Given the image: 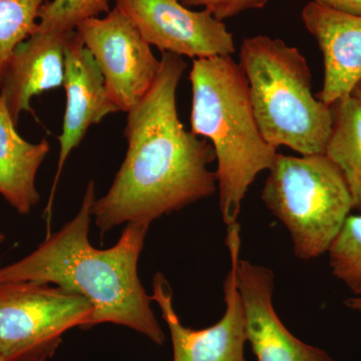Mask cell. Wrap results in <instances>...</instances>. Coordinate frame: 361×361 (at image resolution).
<instances>
[{
	"label": "cell",
	"mask_w": 361,
	"mask_h": 361,
	"mask_svg": "<svg viewBox=\"0 0 361 361\" xmlns=\"http://www.w3.org/2000/svg\"><path fill=\"white\" fill-rule=\"evenodd\" d=\"M63 87L66 92V106L63 132L59 137L58 168L49 205L45 209L49 222L56 188L68 156L80 146L92 125L101 123L106 116L118 111L111 101L96 59L78 37L77 30L71 35L66 45Z\"/></svg>",
	"instance_id": "obj_11"
},
{
	"label": "cell",
	"mask_w": 361,
	"mask_h": 361,
	"mask_svg": "<svg viewBox=\"0 0 361 361\" xmlns=\"http://www.w3.org/2000/svg\"><path fill=\"white\" fill-rule=\"evenodd\" d=\"M96 184L90 180L77 215L25 257L0 267V283L44 282L80 294L94 307L87 329L103 323L120 325L163 345L166 334L152 310V296L137 272L149 225L129 223L108 249L90 244Z\"/></svg>",
	"instance_id": "obj_2"
},
{
	"label": "cell",
	"mask_w": 361,
	"mask_h": 361,
	"mask_svg": "<svg viewBox=\"0 0 361 361\" xmlns=\"http://www.w3.org/2000/svg\"><path fill=\"white\" fill-rule=\"evenodd\" d=\"M239 59L266 141L300 155L325 154L334 114L313 94L312 75L301 51L284 40L255 35L243 40Z\"/></svg>",
	"instance_id": "obj_4"
},
{
	"label": "cell",
	"mask_w": 361,
	"mask_h": 361,
	"mask_svg": "<svg viewBox=\"0 0 361 361\" xmlns=\"http://www.w3.org/2000/svg\"><path fill=\"white\" fill-rule=\"evenodd\" d=\"M186 61L165 52L155 82L127 113V152L92 215L102 237L118 226H151L165 215L215 194L216 161L210 142L185 129L177 108L178 85Z\"/></svg>",
	"instance_id": "obj_1"
},
{
	"label": "cell",
	"mask_w": 361,
	"mask_h": 361,
	"mask_svg": "<svg viewBox=\"0 0 361 361\" xmlns=\"http://www.w3.org/2000/svg\"><path fill=\"white\" fill-rule=\"evenodd\" d=\"M236 282L245 312L247 342L258 361H336L324 349L297 338L278 317L270 268L239 257Z\"/></svg>",
	"instance_id": "obj_10"
},
{
	"label": "cell",
	"mask_w": 361,
	"mask_h": 361,
	"mask_svg": "<svg viewBox=\"0 0 361 361\" xmlns=\"http://www.w3.org/2000/svg\"><path fill=\"white\" fill-rule=\"evenodd\" d=\"M189 78L190 130L213 147L221 214L229 227L256 177L269 171L277 148L259 130L245 73L232 56L194 59Z\"/></svg>",
	"instance_id": "obj_3"
},
{
	"label": "cell",
	"mask_w": 361,
	"mask_h": 361,
	"mask_svg": "<svg viewBox=\"0 0 361 361\" xmlns=\"http://www.w3.org/2000/svg\"><path fill=\"white\" fill-rule=\"evenodd\" d=\"M73 32L37 28L13 51L0 77V97L16 125L23 114L35 115L33 97L63 85L66 45Z\"/></svg>",
	"instance_id": "obj_12"
},
{
	"label": "cell",
	"mask_w": 361,
	"mask_h": 361,
	"mask_svg": "<svg viewBox=\"0 0 361 361\" xmlns=\"http://www.w3.org/2000/svg\"><path fill=\"white\" fill-rule=\"evenodd\" d=\"M149 44L161 54L193 59L231 56L234 35L210 11H192L180 0H115Z\"/></svg>",
	"instance_id": "obj_9"
},
{
	"label": "cell",
	"mask_w": 361,
	"mask_h": 361,
	"mask_svg": "<svg viewBox=\"0 0 361 361\" xmlns=\"http://www.w3.org/2000/svg\"><path fill=\"white\" fill-rule=\"evenodd\" d=\"M345 305L350 310L361 312V296L353 297L345 301Z\"/></svg>",
	"instance_id": "obj_21"
},
{
	"label": "cell",
	"mask_w": 361,
	"mask_h": 361,
	"mask_svg": "<svg viewBox=\"0 0 361 361\" xmlns=\"http://www.w3.org/2000/svg\"><path fill=\"white\" fill-rule=\"evenodd\" d=\"M94 307L80 294L37 281L0 283V356L47 361L68 330L87 329Z\"/></svg>",
	"instance_id": "obj_6"
},
{
	"label": "cell",
	"mask_w": 361,
	"mask_h": 361,
	"mask_svg": "<svg viewBox=\"0 0 361 361\" xmlns=\"http://www.w3.org/2000/svg\"><path fill=\"white\" fill-rule=\"evenodd\" d=\"M0 361H4V358H2L1 356H0Z\"/></svg>",
	"instance_id": "obj_24"
},
{
	"label": "cell",
	"mask_w": 361,
	"mask_h": 361,
	"mask_svg": "<svg viewBox=\"0 0 361 361\" xmlns=\"http://www.w3.org/2000/svg\"><path fill=\"white\" fill-rule=\"evenodd\" d=\"M301 16L324 61L322 89L316 97L331 106L351 96L361 80V16L311 1L304 6Z\"/></svg>",
	"instance_id": "obj_13"
},
{
	"label": "cell",
	"mask_w": 361,
	"mask_h": 361,
	"mask_svg": "<svg viewBox=\"0 0 361 361\" xmlns=\"http://www.w3.org/2000/svg\"><path fill=\"white\" fill-rule=\"evenodd\" d=\"M226 245L231 262L224 282L226 310L219 322L208 329L184 326L173 306L170 282L161 272L153 278L152 300L160 308L170 330L173 361H246V317L236 282V263L241 250L238 222L227 227Z\"/></svg>",
	"instance_id": "obj_8"
},
{
	"label": "cell",
	"mask_w": 361,
	"mask_h": 361,
	"mask_svg": "<svg viewBox=\"0 0 361 361\" xmlns=\"http://www.w3.org/2000/svg\"><path fill=\"white\" fill-rule=\"evenodd\" d=\"M4 240H6V236H4V233L0 231V245H1L2 243H4Z\"/></svg>",
	"instance_id": "obj_23"
},
{
	"label": "cell",
	"mask_w": 361,
	"mask_h": 361,
	"mask_svg": "<svg viewBox=\"0 0 361 361\" xmlns=\"http://www.w3.org/2000/svg\"><path fill=\"white\" fill-rule=\"evenodd\" d=\"M330 106L334 123L325 155L341 170L353 209L361 213V104L349 96Z\"/></svg>",
	"instance_id": "obj_15"
},
{
	"label": "cell",
	"mask_w": 361,
	"mask_h": 361,
	"mask_svg": "<svg viewBox=\"0 0 361 361\" xmlns=\"http://www.w3.org/2000/svg\"><path fill=\"white\" fill-rule=\"evenodd\" d=\"M262 201L288 230L294 254L301 260L327 253L353 210L345 180L325 154L277 153Z\"/></svg>",
	"instance_id": "obj_5"
},
{
	"label": "cell",
	"mask_w": 361,
	"mask_h": 361,
	"mask_svg": "<svg viewBox=\"0 0 361 361\" xmlns=\"http://www.w3.org/2000/svg\"><path fill=\"white\" fill-rule=\"evenodd\" d=\"M78 37L96 59L113 103L128 113L151 89L161 66L152 45L129 16L114 7L104 18L85 20Z\"/></svg>",
	"instance_id": "obj_7"
},
{
	"label": "cell",
	"mask_w": 361,
	"mask_h": 361,
	"mask_svg": "<svg viewBox=\"0 0 361 361\" xmlns=\"http://www.w3.org/2000/svg\"><path fill=\"white\" fill-rule=\"evenodd\" d=\"M110 4L111 0H49L40 11L37 28L58 32H75L85 20L108 13Z\"/></svg>",
	"instance_id": "obj_18"
},
{
	"label": "cell",
	"mask_w": 361,
	"mask_h": 361,
	"mask_svg": "<svg viewBox=\"0 0 361 361\" xmlns=\"http://www.w3.org/2000/svg\"><path fill=\"white\" fill-rule=\"evenodd\" d=\"M332 274L361 295V215H349L327 251Z\"/></svg>",
	"instance_id": "obj_17"
},
{
	"label": "cell",
	"mask_w": 361,
	"mask_h": 361,
	"mask_svg": "<svg viewBox=\"0 0 361 361\" xmlns=\"http://www.w3.org/2000/svg\"><path fill=\"white\" fill-rule=\"evenodd\" d=\"M313 1L341 13L361 16V0H313Z\"/></svg>",
	"instance_id": "obj_20"
},
{
	"label": "cell",
	"mask_w": 361,
	"mask_h": 361,
	"mask_svg": "<svg viewBox=\"0 0 361 361\" xmlns=\"http://www.w3.org/2000/svg\"><path fill=\"white\" fill-rule=\"evenodd\" d=\"M49 0H0V77L16 47L37 32Z\"/></svg>",
	"instance_id": "obj_16"
},
{
	"label": "cell",
	"mask_w": 361,
	"mask_h": 361,
	"mask_svg": "<svg viewBox=\"0 0 361 361\" xmlns=\"http://www.w3.org/2000/svg\"><path fill=\"white\" fill-rule=\"evenodd\" d=\"M351 97H355L356 101H357L358 103L361 104V80L360 82H358L357 85H356L355 90H353Z\"/></svg>",
	"instance_id": "obj_22"
},
{
	"label": "cell",
	"mask_w": 361,
	"mask_h": 361,
	"mask_svg": "<svg viewBox=\"0 0 361 361\" xmlns=\"http://www.w3.org/2000/svg\"><path fill=\"white\" fill-rule=\"evenodd\" d=\"M0 97V195L20 215L39 203L37 176L51 151L47 140L30 142L18 134Z\"/></svg>",
	"instance_id": "obj_14"
},
{
	"label": "cell",
	"mask_w": 361,
	"mask_h": 361,
	"mask_svg": "<svg viewBox=\"0 0 361 361\" xmlns=\"http://www.w3.org/2000/svg\"><path fill=\"white\" fill-rule=\"evenodd\" d=\"M188 7H203L224 21L252 9L263 8L269 0H180Z\"/></svg>",
	"instance_id": "obj_19"
}]
</instances>
